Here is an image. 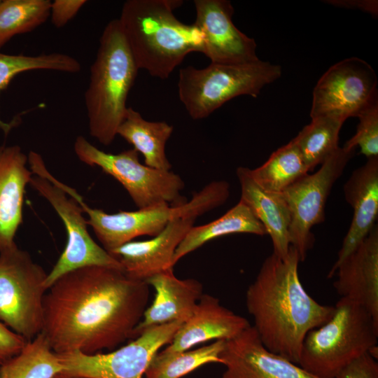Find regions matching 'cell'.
<instances>
[{"mask_svg": "<svg viewBox=\"0 0 378 378\" xmlns=\"http://www.w3.org/2000/svg\"><path fill=\"white\" fill-rule=\"evenodd\" d=\"M29 184L53 207L67 234L66 245L48 273L47 288L66 273L83 267L99 265L122 270L120 262L90 236L83 209L77 201L43 177L33 176Z\"/></svg>", "mask_w": 378, "mask_h": 378, "instance_id": "cell-13", "label": "cell"}, {"mask_svg": "<svg viewBox=\"0 0 378 378\" xmlns=\"http://www.w3.org/2000/svg\"><path fill=\"white\" fill-rule=\"evenodd\" d=\"M300 261L291 246L285 258L272 253L246 292V308L262 344L297 365L306 335L326 323L335 310L334 306L318 303L304 288Z\"/></svg>", "mask_w": 378, "mask_h": 378, "instance_id": "cell-2", "label": "cell"}, {"mask_svg": "<svg viewBox=\"0 0 378 378\" xmlns=\"http://www.w3.org/2000/svg\"><path fill=\"white\" fill-rule=\"evenodd\" d=\"M174 127L164 121H148L132 107H127L117 135L133 146L144 158V164L162 171H170L172 164L165 152Z\"/></svg>", "mask_w": 378, "mask_h": 378, "instance_id": "cell-23", "label": "cell"}, {"mask_svg": "<svg viewBox=\"0 0 378 378\" xmlns=\"http://www.w3.org/2000/svg\"><path fill=\"white\" fill-rule=\"evenodd\" d=\"M281 67L269 62L223 64L205 68L188 66L179 71L178 94L193 120L207 118L227 102L240 95L257 97L267 85L281 76Z\"/></svg>", "mask_w": 378, "mask_h": 378, "instance_id": "cell-6", "label": "cell"}, {"mask_svg": "<svg viewBox=\"0 0 378 378\" xmlns=\"http://www.w3.org/2000/svg\"><path fill=\"white\" fill-rule=\"evenodd\" d=\"M155 291L135 328L133 338L147 329L174 321H186L202 295V285L195 279H181L174 270L155 274L146 281Z\"/></svg>", "mask_w": 378, "mask_h": 378, "instance_id": "cell-20", "label": "cell"}, {"mask_svg": "<svg viewBox=\"0 0 378 378\" xmlns=\"http://www.w3.org/2000/svg\"><path fill=\"white\" fill-rule=\"evenodd\" d=\"M47 276L16 244L0 251V321L27 342L42 331Z\"/></svg>", "mask_w": 378, "mask_h": 378, "instance_id": "cell-7", "label": "cell"}, {"mask_svg": "<svg viewBox=\"0 0 378 378\" xmlns=\"http://www.w3.org/2000/svg\"><path fill=\"white\" fill-rule=\"evenodd\" d=\"M52 378H91V377L73 375V374H69L64 372H60L56 374L55 376H54Z\"/></svg>", "mask_w": 378, "mask_h": 378, "instance_id": "cell-36", "label": "cell"}, {"mask_svg": "<svg viewBox=\"0 0 378 378\" xmlns=\"http://www.w3.org/2000/svg\"><path fill=\"white\" fill-rule=\"evenodd\" d=\"M86 3L85 0H55L51 2V22L57 28L65 26Z\"/></svg>", "mask_w": 378, "mask_h": 378, "instance_id": "cell-33", "label": "cell"}, {"mask_svg": "<svg viewBox=\"0 0 378 378\" xmlns=\"http://www.w3.org/2000/svg\"><path fill=\"white\" fill-rule=\"evenodd\" d=\"M354 150L339 147L312 174H307L280 193L290 214V246L304 261L314 242L312 228L325 220V207L335 182Z\"/></svg>", "mask_w": 378, "mask_h": 378, "instance_id": "cell-10", "label": "cell"}, {"mask_svg": "<svg viewBox=\"0 0 378 378\" xmlns=\"http://www.w3.org/2000/svg\"><path fill=\"white\" fill-rule=\"evenodd\" d=\"M50 4L49 0H0V48L43 24L50 18Z\"/></svg>", "mask_w": 378, "mask_h": 378, "instance_id": "cell-30", "label": "cell"}, {"mask_svg": "<svg viewBox=\"0 0 378 378\" xmlns=\"http://www.w3.org/2000/svg\"><path fill=\"white\" fill-rule=\"evenodd\" d=\"M250 325L246 318L223 306L217 298L202 294L192 315L162 351L179 352L207 341L228 340Z\"/></svg>", "mask_w": 378, "mask_h": 378, "instance_id": "cell-19", "label": "cell"}, {"mask_svg": "<svg viewBox=\"0 0 378 378\" xmlns=\"http://www.w3.org/2000/svg\"><path fill=\"white\" fill-rule=\"evenodd\" d=\"M335 378H378L377 359L365 354L344 368Z\"/></svg>", "mask_w": 378, "mask_h": 378, "instance_id": "cell-32", "label": "cell"}, {"mask_svg": "<svg viewBox=\"0 0 378 378\" xmlns=\"http://www.w3.org/2000/svg\"><path fill=\"white\" fill-rule=\"evenodd\" d=\"M377 78L374 69L358 57L331 66L313 90L311 118L327 116L345 121L357 117L377 101Z\"/></svg>", "mask_w": 378, "mask_h": 378, "instance_id": "cell-12", "label": "cell"}, {"mask_svg": "<svg viewBox=\"0 0 378 378\" xmlns=\"http://www.w3.org/2000/svg\"><path fill=\"white\" fill-rule=\"evenodd\" d=\"M149 293L146 281L119 268L92 265L69 272L47 290L41 333L57 354L113 349L133 338Z\"/></svg>", "mask_w": 378, "mask_h": 378, "instance_id": "cell-1", "label": "cell"}, {"mask_svg": "<svg viewBox=\"0 0 378 378\" xmlns=\"http://www.w3.org/2000/svg\"><path fill=\"white\" fill-rule=\"evenodd\" d=\"M237 233L267 234L262 223L241 200L220 218L206 224L190 227L175 251L174 265L209 241Z\"/></svg>", "mask_w": 378, "mask_h": 378, "instance_id": "cell-24", "label": "cell"}, {"mask_svg": "<svg viewBox=\"0 0 378 378\" xmlns=\"http://www.w3.org/2000/svg\"><path fill=\"white\" fill-rule=\"evenodd\" d=\"M331 317L306 335L298 365L316 378H335L377 346L378 324L358 303L340 298Z\"/></svg>", "mask_w": 378, "mask_h": 378, "instance_id": "cell-5", "label": "cell"}, {"mask_svg": "<svg viewBox=\"0 0 378 378\" xmlns=\"http://www.w3.org/2000/svg\"><path fill=\"white\" fill-rule=\"evenodd\" d=\"M225 340H215L204 346L174 353L158 351L145 372V378H181L209 363H220Z\"/></svg>", "mask_w": 378, "mask_h": 378, "instance_id": "cell-27", "label": "cell"}, {"mask_svg": "<svg viewBox=\"0 0 378 378\" xmlns=\"http://www.w3.org/2000/svg\"><path fill=\"white\" fill-rule=\"evenodd\" d=\"M74 148L81 162L99 167L117 180L138 209L162 203L177 205L187 201L181 195L185 184L180 176L141 164L139 153L134 148L117 154L108 153L97 148L83 136L76 139Z\"/></svg>", "mask_w": 378, "mask_h": 378, "instance_id": "cell-8", "label": "cell"}, {"mask_svg": "<svg viewBox=\"0 0 378 378\" xmlns=\"http://www.w3.org/2000/svg\"><path fill=\"white\" fill-rule=\"evenodd\" d=\"M81 69L80 62L67 54L53 52L38 55H10L0 52V94L19 74L34 70L76 73ZM13 122L0 118V129L7 134Z\"/></svg>", "mask_w": 378, "mask_h": 378, "instance_id": "cell-29", "label": "cell"}, {"mask_svg": "<svg viewBox=\"0 0 378 378\" xmlns=\"http://www.w3.org/2000/svg\"><path fill=\"white\" fill-rule=\"evenodd\" d=\"M63 190L88 214V225L92 227L102 247L108 252L138 237L155 236L175 218H197L209 209L206 198L195 192L189 201L177 205L162 203L136 211L108 214L90 207L73 188L65 185Z\"/></svg>", "mask_w": 378, "mask_h": 378, "instance_id": "cell-9", "label": "cell"}, {"mask_svg": "<svg viewBox=\"0 0 378 378\" xmlns=\"http://www.w3.org/2000/svg\"><path fill=\"white\" fill-rule=\"evenodd\" d=\"M195 220L175 218L153 238L132 240L108 253L120 262L126 275L146 281L155 274L174 270L175 251Z\"/></svg>", "mask_w": 378, "mask_h": 378, "instance_id": "cell-16", "label": "cell"}, {"mask_svg": "<svg viewBox=\"0 0 378 378\" xmlns=\"http://www.w3.org/2000/svg\"><path fill=\"white\" fill-rule=\"evenodd\" d=\"M335 6L348 9H358L372 15H377V1L375 0H330L326 1Z\"/></svg>", "mask_w": 378, "mask_h": 378, "instance_id": "cell-35", "label": "cell"}, {"mask_svg": "<svg viewBox=\"0 0 378 378\" xmlns=\"http://www.w3.org/2000/svg\"><path fill=\"white\" fill-rule=\"evenodd\" d=\"M181 0H128L118 19L139 69L167 78L192 52H204L203 34L193 23L178 20L174 10Z\"/></svg>", "mask_w": 378, "mask_h": 378, "instance_id": "cell-3", "label": "cell"}, {"mask_svg": "<svg viewBox=\"0 0 378 378\" xmlns=\"http://www.w3.org/2000/svg\"><path fill=\"white\" fill-rule=\"evenodd\" d=\"M27 342L0 321V363L19 354Z\"/></svg>", "mask_w": 378, "mask_h": 378, "instance_id": "cell-34", "label": "cell"}, {"mask_svg": "<svg viewBox=\"0 0 378 378\" xmlns=\"http://www.w3.org/2000/svg\"><path fill=\"white\" fill-rule=\"evenodd\" d=\"M333 286L340 298L363 307L378 324V228L368 235L337 267Z\"/></svg>", "mask_w": 378, "mask_h": 378, "instance_id": "cell-17", "label": "cell"}, {"mask_svg": "<svg viewBox=\"0 0 378 378\" xmlns=\"http://www.w3.org/2000/svg\"><path fill=\"white\" fill-rule=\"evenodd\" d=\"M220 358L225 370L219 378H316L267 349L251 325L225 340Z\"/></svg>", "mask_w": 378, "mask_h": 378, "instance_id": "cell-15", "label": "cell"}, {"mask_svg": "<svg viewBox=\"0 0 378 378\" xmlns=\"http://www.w3.org/2000/svg\"><path fill=\"white\" fill-rule=\"evenodd\" d=\"M194 24L203 34L204 52L212 63L237 64L260 59L257 45L232 22L234 8L227 0H195Z\"/></svg>", "mask_w": 378, "mask_h": 378, "instance_id": "cell-14", "label": "cell"}, {"mask_svg": "<svg viewBox=\"0 0 378 378\" xmlns=\"http://www.w3.org/2000/svg\"><path fill=\"white\" fill-rule=\"evenodd\" d=\"M346 201L353 209L350 227L344 238L337 259L328 272L335 276L339 265L368 235L378 215V157L355 169L344 186Z\"/></svg>", "mask_w": 378, "mask_h": 378, "instance_id": "cell-18", "label": "cell"}, {"mask_svg": "<svg viewBox=\"0 0 378 378\" xmlns=\"http://www.w3.org/2000/svg\"><path fill=\"white\" fill-rule=\"evenodd\" d=\"M183 323L174 321L150 328L109 353L58 354L64 368L62 372L91 378H143L153 358L171 342Z\"/></svg>", "mask_w": 378, "mask_h": 378, "instance_id": "cell-11", "label": "cell"}, {"mask_svg": "<svg viewBox=\"0 0 378 378\" xmlns=\"http://www.w3.org/2000/svg\"><path fill=\"white\" fill-rule=\"evenodd\" d=\"M242 201L264 226L271 237L273 253L285 258L290 247V214L280 194L267 192L251 177L249 169L239 167L236 171Z\"/></svg>", "mask_w": 378, "mask_h": 378, "instance_id": "cell-22", "label": "cell"}, {"mask_svg": "<svg viewBox=\"0 0 378 378\" xmlns=\"http://www.w3.org/2000/svg\"><path fill=\"white\" fill-rule=\"evenodd\" d=\"M138 71L118 19L111 20L101 35L84 98L90 134L104 146L117 136Z\"/></svg>", "mask_w": 378, "mask_h": 378, "instance_id": "cell-4", "label": "cell"}, {"mask_svg": "<svg viewBox=\"0 0 378 378\" xmlns=\"http://www.w3.org/2000/svg\"><path fill=\"white\" fill-rule=\"evenodd\" d=\"M343 123L344 121L331 117L313 118L292 139L309 172L321 164L340 147L339 133Z\"/></svg>", "mask_w": 378, "mask_h": 378, "instance_id": "cell-28", "label": "cell"}, {"mask_svg": "<svg viewBox=\"0 0 378 378\" xmlns=\"http://www.w3.org/2000/svg\"><path fill=\"white\" fill-rule=\"evenodd\" d=\"M64 368L58 354L41 332L19 354L0 363V378H52Z\"/></svg>", "mask_w": 378, "mask_h": 378, "instance_id": "cell-25", "label": "cell"}, {"mask_svg": "<svg viewBox=\"0 0 378 378\" xmlns=\"http://www.w3.org/2000/svg\"><path fill=\"white\" fill-rule=\"evenodd\" d=\"M19 146H0V251L14 244L22 223L26 187L33 173Z\"/></svg>", "mask_w": 378, "mask_h": 378, "instance_id": "cell-21", "label": "cell"}, {"mask_svg": "<svg viewBox=\"0 0 378 378\" xmlns=\"http://www.w3.org/2000/svg\"><path fill=\"white\" fill-rule=\"evenodd\" d=\"M357 118L359 122L356 132L343 148L351 151L358 146L368 159L378 157V102L363 111Z\"/></svg>", "mask_w": 378, "mask_h": 378, "instance_id": "cell-31", "label": "cell"}, {"mask_svg": "<svg viewBox=\"0 0 378 378\" xmlns=\"http://www.w3.org/2000/svg\"><path fill=\"white\" fill-rule=\"evenodd\" d=\"M308 172L293 140L273 152L261 166L249 169L251 177L262 188L275 194L281 193Z\"/></svg>", "mask_w": 378, "mask_h": 378, "instance_id": "cell-26", "label": "cell"}]
</instances>
